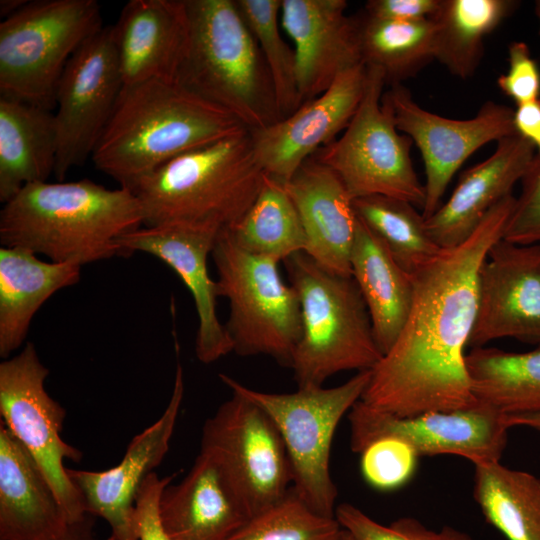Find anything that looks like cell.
<instances>
[{"instance_id":"obj_13","label":"cell","mask_w":540,"mask_h":540,"mask_svg":"<svg viewBox=\"0 0 540 540\" xmlns=\"http://www.w3.org/2000/svg\"><path fill=\"white\" fill-rule=\"evenodd\" d=\"M123 87L112 26H106L77 49L56 88L57 181L91 158Z\"/></svg>"},{"instance_id":"obj_9","label":"cell","mask_w":540,"mask_h":540,"mask_svg":"<svg viewBox=\"0 0 540 540\" xmlns=\"http://www.w3.org/2000/svg\"><path fill=\"white\" fill-rule=\"evenodd\" d=\"M370 377L371 370H366L336 387L267 393L219 374L231 392L253 401L269 415L290 459L292 488L312 510L331 517L335 516L337 498L329 467L333 437L342 417L361 399Z\"/></svg>"},{"instance_id":"obj_14","label":"cell","mask_w":540,"mask_h":540,"mask_svg":"<svg viewBox=\"0 0 540 540\" xmlns=\"http://www.w3.org/2000/svg\"><path fill=\"white\" fill-rule=\"evenodd\" d=\"M382 100L390 107L396 128L421 153L426 175L424 219L441 206L451 179L469 156L487 143L517 134L514 110L493 101L485 102L475 117L456 120L423 109L401 84L391 85Z\"/></svg>"},{"instance_id":"obj_18","label":"cell","mask_w":540,"mask_h":540,"mask_svg":"<svg viewBox=\"0 0 540 540\" xmlns=\"http://www.w3.org/2000/svg\"><path fill=\"white\" fill-rule=\"evenodd\" d=\"M367 67L359 64L338 76L319 96L260 130L250 131L256 160L265 174L285 183L296 170L344 131L365 92Z\"/></svg>"},{"instance_id":"obj_27","label":"cell","mask_w":540,"mask_h":540,"mask_svg":"<svg viewBox=\"0 0 540 540\" xmlns=\"http://www.w3.org/2000/svg\"><path fill=\"white\" fill-rule=\"evenodd\" d=\"M351 275L366 304L379 350L385 354L411 309L414 277L391 256L380 239L357 218Z\"/></svg>"},{"instance_id":"obj_15","label":"cell","mask_w":540,"mask_h":540,"mask_svg":"<svg viewBox=\"0 0 540 540\" xmlns=\"http://www.w3.org/2000/svg\"><path fill=\"white\" fill-rule=\"evenodd\" d=\"M350 447L361 453L372 442L394 437L418 456L457 455L474 465L500 461L507 444L504 415L485 405L399 417L358 400L348 413Z\"/></svg>"},{"instance_id":"obj_31","label":"cell","mask_w":540,"mask_h":540,"mask_svg":"<svg viewBox=\"0 0 540 540\" xmlns=\"http://www.w3.org/2000/svg\"><path fill=\"white\" fill-rule=\"evenodd\" d=\"M474 498L509 540H540V478L500 461L475 465Z\"/></svg>"},{"instance_id":"obj_21","label":"cell","mask_w":540,"mask_h":540,"mask_svg":"<svg viewBox=\"0 0 540 540\" xmlns=\"http://www.w3.org/2000/svg\"><path fill=\"white\" fill-rule=\"evenodd\" d=\"M307 240L305 252L319 266L340 276L351 275V250L357 216L353 199L339 176L314 156L284 183Z\"/></svg>"},{"instance_id":"obj_46","label":"cell","mask_w":540,"mask_h":540,"mask_svg":"<svg viewBox=\"0 0 540 540\" xmlns=\"http://www.w3.org/2000/svg\"><path fill=\"white\" fill-rule=\"evenodd\" d=\"M27 0H1L0 15L4 19L21 9Z\"/></svg>"},{"instance_id":"obj_10","label":"cell","mask_w":540,"mask_h":540,"mask_svg":"<svg viewBox=\"0 0 540 540\" xmlns=\"http://www.w3.org/2000/svg\"><path fill=\"white\" fill-rule=\"evenodd\" d=\"M366 67V88L357 111L342 135L313 156L339 176L353 200L383 195L423 209L425 188L413 168V141L398 133L392 111L382 100L384 74Z\"/></svg>"},{"instance_id":"obj_16","label":"cell","mask_w":540,"mask_h":540,"mask_svg":"<svg viewBox=\"0 0 540 540\" xmlns=\"http://www.w3.org/2000/svg\"><path fill=\"white\" fill-rule=\"evenodd\" d=\"M184 395L181 364L177 365L170 400L158 420L133 437L116 466L104 471L68 468L88 514L104 519L111 529L107 540H139L136 499L146 478L169 449Z\"/></svg>"},{"instance_id":"obj_39","label":"cell","mask_w":540,"mask_h":540,"mask_svg":"<svg viewBox=\"0 0 540 540\" xmlns=\"http://www.w3.org/2000/svg\"><path fill=\"white\" fill-rule=\"evenodd\" d=\"M521 187L503 239L517 244H540V155H534Z\"/></svg>"},{"instance_id":"obj_3","label":"cell","mask_w":540,"mask_h":540,"mask_svg":"<svg viewBox=\"0 0 540 540\" xmlns=\"http://www.w3.org/2000/svg\"><path fill=\"white\" fill-rule=\"evenodd\" d=\"M143 225L136 196L89 179L26 185L3 204L0 244L79 266L122 256L119 239Z\"/></svg>"},{"instance_id":"obj_20","label":"cell","mask_w":540,"mask_h":540,"mask_svg":"<svg viewBox=\"0 0 540 540\" xmlns=\"http://www.w3.org/2000/svg\"><path fill=\"white\" fill-rule=\"evenodd\" d=\"M345 0H281V24L294 42L302 104L362 64L357 17Z\"/></svg>"},{"instance_id":"obj_37","label":"cell","mask_w":540,"mask_h":540,"mask_svg":"<svg viewBox=\"0 0 540 540\" xmlns=\"http://www.w3.org/2000/svg\"><path fill=\"white\" fill-rule=\"evenodd\" d=\"M335 517L355 540H473L468 533L454 527L432 530L411 517L383 525L350 503L338 505Z\"/></svg>"},{"instance_id":"obj_8","label":"cell","mask_w":540,"mask_h":540,"mask_svg":"<svg viewBox=\"0 0 540 540\" xmlns=\"http://www.w3.org/2000/svg\"><path fill=\"white\" fill-rule=\"evenodd\" d=\"M95 0H35L0 23V95L54 110L63 70L102 29Z\"/></svg>"},{"instance_id":"obj_47","label":"cell","mask_w":540,"mask_h":540,"mask_svg":"<svg viewBox=\"0 0 540 540\" xmlns=\"http://www.w3.org/2000/svg\"><path fill=\"white\" fill-rule=\"evenodd\" d=\"M534 12L539 22V33H540V0H537L535 2Z\"/></svg>"},{"instance_id":"obj_22","label":"cell","mask_w":540,"mask_h":540,"mask_svg":"<svg viewBox=\"0 0 540 540\" xmlns=\"http://www.w3.org/2000/svg\"><path fill=\"white\" fill-rule=\"evenodd\" d=\"M535 154L534 146L519 134L499 140L493 154L464 171L449 199L425 219L433 241L441 249L466 241L487 212L512 194Z\"/></svg>"},{"instance_id":"obj_41","label":"cell","mask_w":540,"mask_h":540,"mask_svg":"<svg viewBox=\"0 0 540 540\" xmlns=\"http://www.w3.org/2000/svg\"><path fill=\"white\" fill-rule=\"evenodd\" d=\"M172 477L152 472L144 481L136 499V521L139 540H169L160 522L159 500Z\"/></svg>"},{"instance_id":"obj_19","label":"cell","mask_w":540,"mask_h":540,"mask_svg":"<svg viewBox=\"0 0 540 540\" xmlns=\"http://www.w3.org/2000/svg\"><path fill=\"white\" fill-rule=\"evenodd\" d=\"M219 231L209 226L163 224L139 227L119 241L122 256L151 254L172 268L191 293L198 317L195 353L209 364L233 351V345L216 312L217 285L208 272Z\"/></svg>"},{"instance_id":"obj_4","label":"cell","mask_w":540,"mask_h":540,"mask_svg":"<svg viewBox=\"0 0 540 540\" xmlns=\"http://www.w3.org/2000/svg\"><path fill=\"white\" fill-rule=\"evenodd\" d=\"M265 172L249 130L183 153L129 189L144 226L187 224L233 228L258 196Z\"/></svg>"},{"instance_id":"obj_17","label":"cell","mask_w":540,"mask_h":540,"mask_svg":"<svg viewBox=\"0 0 540 540\" xmlns=\"http://www.w3.org/2000/svg\"><path fill=\"white\" fill-rule=\"evenodd\" d=\"M516 338L540 344V244L500 239L478 276V305L468 346Z\"/></svg>"},{"instance_id":"obj_29","label":"cell","mask_w":540,"mask_h":540,"mask_svg":"<svg viewBox=\"0 0 540 540\" xmlns=\"http://www.w3.org/2000/svg\"><path fill=\"white\" fill-rule=\"evenodd\" d=\"M466 368L479 404L503 415L540 412V344L519 353L472 348Z\"/></svg>"},{"instance_id":"obj_48","label":"cell","mask_w":540,"mask_h":540,"mask_svg":"<svg viewBox=\"0 0 540 540\" xmlns=\"http://www.w3.org/2000/svg\"><path fill=\"white\" fill-rule=\"evenodd\" d=\"M343 540H355V539L352 537V535H351L348 531H346V530L344 529Z\"/></svg>"},{"instance_id":"obj_35","label":"cell","mask_w":540,"mask_h":540,"mask_svg":"<svg viewBox=\"0 0 540 540\" xmlns=\"http://www.w3.org/2000/svg\"><path fill=\"white\" fill-rule=\"evenodd\" d=\"M268 67L282 119L301 105L295 51L283 39L278 16L281 0H235Z\"/></svg>"},{"instance_id":"obj_34","label":"cell","mask_w":540,"mask_h":540,"mask_svg":"<svg viewBox=\"0 0 540 540\" xmlns=\"http://www.w3.org/2000/svg\"><path fill=\"white\" fill-rule=\"evenodd\" d=\"M357 218L384 244L394 260L414 275L441 248L430 237L425 219L405 200L371 195L353 200Z\"/></svg>"},{"instance_id":"obj_30","label":"cell","mask_w":540,"mask_h":540,"mask_svg":"<svg viewBox=\"0 0 540 540\" xmlns=\"http://www.w3.org/2000/svg\"><path fill=\"white\" fill-rule=\"evenodd\" d=\"M517 6L513 0H440L431 17L436 26L435 60L452 75L470 78L482 59L484 38Z\"/></svg>"},{"instance_id":"obj_23","label":"cell","mask_w":540,"mask_h":540,"mask_svg":"<svg viewBox=\"0 0 540 540\" xmlns=\"http://www.w3.org/2000/svg\"><path fill=\"white\" fill-rule=\"evenodd\" d=\"M112 33L124 85L175 80L188 40L184 0H130Z\"/></svg>"},{"instance_id":"obj_28","label":"cell","mask_w":540,"mask_h":540,"mask_svg":"<svg viewBox=\"0 0 540 540\" xmlns=\"http://www.w3.org/2000/svg\"><path fill=\"white\" fill-rule=\"evenodd\" d=\"M57 136L52 111L0 95V201L54 175Z\"/></svg>"},{"instance_id":"obj_5","label":"cell","mask_w":540,"mask_h":540,"mask_svg":"<svg viewBox=\"0 0 540 540\" xmlns=\"http://www.w3.org/2000/svg\"><path fill=\"white\" fill-rule=\"evenodd\" d=\"M188 40L175 80L249 131L279 120L271 76L235 0H184Z\"/></svg>"},{"instance_id":"obj_11","label":"cell","mask_w":540,"mask_h":540,"mask_svg":"<svg viewBox=\"0 0 540 540\" xmlns=\"http://www.w3.org/2000/svg\"><path fill=\"white\" fill-rule=\"evenodd\" d=\"M219 466L251 517L282 500L293 473L284 441L269 415L232 392L203 426L201 451Z\"/></svg>"},{"instance_id":"obj_24","label":"cell","mask_w":540,"mask_h":540,"mask_svg":"<svg viewBox=\"0 0 540 540\" xmlns=\"http://www.w3.org/2000/svg\"><path fill=\"white\" fill-rule=\"evenodd\" d=\"M169 540H228L251 515L219 466L200 452L187 475L159 500Z\"/></svg>"},{"instance_id":"obj_33","label":"cell","mask_w":540,"mask_h":540,"mask_svg":"<svg viewBox=\"0 0 540 540\" xmlns=\"http://www.w3.org/2000/svg\"><path fill=\"white\" fill-rule=\"evenodd\" d=\"M246 251L284 261L305 252L307 240L299 213L284 183L266 174L263 186L243 218L227 229Z\"/></svg>"},{"instance_id":"obj_2","label":"cell","mask_w":540,"mask_h":540,"mask_svg":"<svg viewBox=\"0 0 540 540\" xmlns=\"http://www.w3.org/2000/svg\"><path fill=\"white\" fill-rule=\"evenodd\" d=\"M248 128L229 111L176 80L124 85L91 160L131 189L169 160Z\"/></svg>"},{"instance_id":"obj_26","label":"cell","mask_w":540,"mask_h":540,"mask_svg":"<svg viewBox=\"0 0 540 540\" xmlns=\"http://www.w3.org/2000/svg\"><path fill=\"white\" fill-rule=\"evenodd\" d=\"M81 266L44 261L29 250L0 248V356L7 359L27 337L40 307L78 283Z\"/></svg>"},{"instance_id":"obj_38","label":"cell","mask_w":540,"mask_h":540,"mask_svg":"<svg viewBox=\"0 0 540 540\" xmlns=\"http://www.w3.org/2000/svg\"><path fill=\"white\" fill-rule=\"evenodd\" d=\"M360 454L365 480L380 490L395 489L406 483L415 470L418 457L411 446L394 437L378 439Z\"/></svg>"},{"instance_id":"obj_6","label":"cell","mask_w":540,"mask_h":540,"mask_svg":"<svg viewBox=\"0 0 540 540\" xmlns=\"http://www.w3.org/2000/svg\"><path fill=\"white\" fill-rule=\"evenodd\" d=\"M283 262L301 306L302 333L290 366L298 388L322 386L342 371L371 370L382 353L352 276L333 274L304 252Z\"/></svg>"},{"instance_id":"obj_40","label":"cell","mask_w":540,"mask_h":540,"mask_svg":"<svg viewBox=\"0 0 540 540\" xmlns=\"http://www.w3.org/2000/svg\"><path fill=\"white\" fill-rule=\"evenodd\" d=\"M508 64L507 73L497 79L500 90L516 105L540 99V70L525 42L509 44Z\"/></svg>"},{"instance_id":"obj_12","label":"cell","mask_w":540,"mask_h":540,"mask_svg":"<svg viewBox=\"0 0 540 540\" xmlns=\"http://www.w3.org/2000/svg\"><path fill=\"white\" fill-rule=\"evenodd\" d=\"M48 374L31 342L1 362V422L35 460L71 524L88 513L64 462L80 461L83 455L61 437L66 411L46 391Z\"/></svg>"},{"instance_id":"obj_25","label":"cell","mask_w":540,"mask_h":540,"mask_svg":"<svg viewBox=\"0 0 540 540\" xmlns=\"http://www.w3.org/2000/svg\"><path fill=\"white\" fill-rule=\"evenodd\" d=\"M67 516L35 460L0 424V540H55Z\"/></svg>"},{"instance_id":"obj_1","label":"cell","mask_w":540,"mask_h":540,"mask_svg":"<svg viewBox=\"0 0 540 540\" xmlns=\"http://www.w3.org/2000/svg\"><path fill=\"white\" fill-rule=\"evenodd\" d=\"M515 200L513 194L500 200L466 241L441 249L413 275L410 312L371 369L360 399L365 405L409 417L478 404L465 354L476 320L478 276L490 248L504 236Z\"/></svg>"},{"instance_id":"obj_36","label":"cell","mask_w":540,"mask_h":540,"mask_svg":"<svg viewBox=\"0 0 540 540\" xmlns=\"http://www.w3.org/2000/svg\"><path fill=\"white\" fill-rule=\"evenodd\" d=\"M344 529L335 516L312 510L294 491L252 516L228 540H343Z\"/></svg>"},{"instance_id":"obj_44","label":"cell","mask_w":540,"mask_h":540,"mask_svg":"<svg viewBox=\"0 0 540 540\" xmlns=\"http://www.w3.org/2000/svg\"><path fill=\"white\" fill-rule=\"evenodd\" d=\"M55 540H95L92 515L88 514L83 520L69 524L67 530Z\"/></svg>"},{"instance_id":"obj_32","label":"cell","mask_w":540,"mask_h":540,"mask_svg":"<svg viewBox=\"0 0 540 540\" xmlns=\"http://www.w3.org/2000/svg\"><path fill=\"white\" fill-rule=\"evenodd\" d=\"M362 61L382 71L386 83L401 84L435 60L436 26L432 18L399 22L357 16Z\"/></svg>"},{"instance_id":"obj_7","label":"cell","mask_w":540,"mask_h":540,"mask_svg":"<svg viewBox=\"0 0 540 540\" xmlns=\"http://www.w3.org/2000/svg\"><path fill=\"white\" fill-rule=\"evenodd\" d=\"M212 258L217 271V294L228 299L224 325L241 356L267 355L286 367L302 333L298 293L286 284L279 261L240 247L228 230L215 241Z\"/></svg>"},{"instance_id":"obj_43","label":"cell","mask_w":540,"mask_h":540,"mask_svg":"<svg viewBox=\"0 0 540 540\" xmlns=\"http://www.w3.org/2000/svg\"><path fill=\"white\" fill-rule=\"evenodd\" d=\"M513 121L517 134L529 141L540 155V99L516 105Z\"/></svg>"},{"instance_id":"obj_42","label":"cell","mask_w":540,"mask_h":540,"mask_svg":"<svg viewBox=\"0 0 540 540\" xmlns=\"http://www.w3.org/2000/svg\"><path fill=\"white\" fill-rule=\"evenodd\" d=\"M439 4L440 0H369L364 13L383 20L415 22L431 18Z\"/></svg>"},{"instance_id":"obj_45","label":"cell","mask_w":540,"mask_h":540,"mask_svg":"<svg viewBox=\"0 0 540 540\" xmlns=\"http://www.w3.org/2000/svg\"><path fill=\"white\" fill-rule=\"evenodd\" d=\"M504 422L508 428L524 426L540 431V412L517 415H504Z\"/></svg>"}]
</instances>
